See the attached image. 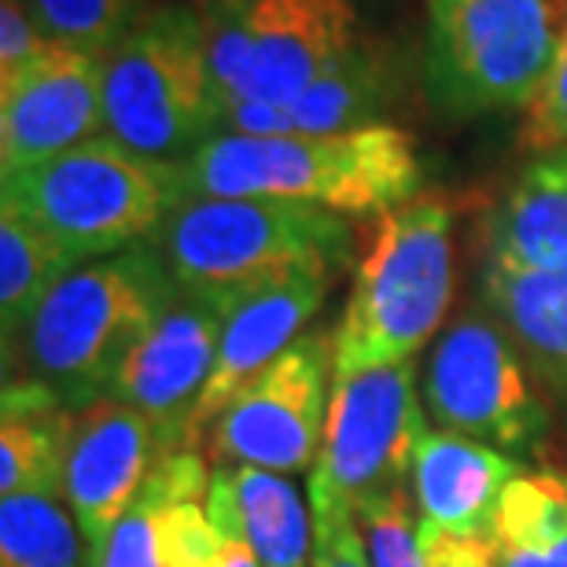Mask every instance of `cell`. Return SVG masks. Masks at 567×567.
<instances>
[{"instance_id": "1", "label": "cell", "mask_w": 567, "mask_h": 567, "mask_svg": "<svg viewBox=\"0 0 567 567\" xmlns=\"http://www.w3.org/2000/svg\"><path fill=\"white\" fill-rule=\"evenodd\" d=\"M188 196L284 199L336 214H388L421 196L413 133L388 122L324 137H214L181 163Z\"/></svg>"}, {"instance_id": "2", "label": "cell", "mask_w": 567, "mask_h": 567, "mask_svg": "<svg viewBox=\"0 0 567 567\" xmlns=\"http://www.w3.org/2000/svg\"><path fill=\"white\" fill-rule=\"evenodd\" d=\"M177 295L152 244L96 258L66 274L27 328L16 354L74 413L104 402L126 358Z\"/></svg>"}, {"instance_id": "3", "label": "cell", "mask_w": 567, "mask_h": 567, "mask_svg": "<svg viewBox=\"0 0 567 567\" xmlns=\"http://www.w3.org/2000/svg\"><path fill=\"white\" fill-rule=\"evenodd\" d=\"M147 244L177 288L233 302L302 274L336 277L350 262L354 233L343 214L306 203L188 196Z\"/></svg>"}, {"instance_id": "4", "label": "cell", "mask_w": 567, "mask_h": 567, "mask_svg": "<svg viewBox=\"0 0 567 567\" xmlns=\"http://www.w3.org/2000/svg\"><path fill=\"white\" fill-rule=\"evenodd\" d=\"M453 302V214L446 196L421 192L380 214L369 255L350 284L336 328V372L413 361Z\"/></svg>"}, {"instance_id": "5", "label": "cell", "mask_w": 567, "mask_h": 567, "mask_svg": "<svg viewBox=\"0 0 567 567\" xmlns=\"http://www.w3.org/2000/svg\"><path fill=\"white\" fill-rule=\"evenodd\" d=\"M181 199V163H158L111 137L19 169L0 188L4 207H16L82 266L147 244Z\"/></svg>"}, {"instance_id": "6", "label": "cell", "mask_w": 567, "mask_h": 567, "mask_svg": "<svg viewBox=\"0 0 567 567\" xmlns=\"http://www.w3.org/2000/svg\"><path fill=\"white\" fill-rule=\"evenodd\" d=\"M104 137L130 152L185 163L218 133L207 19L155 8L104 55Z\"/></svg>"}, {"instance_id": "7", "label": "cell", "mask_w": 567, "mask_h": 567, "mask_svg": "<svg viewBox=\"0 0 567 567\" xmlns=\"http://www.w3.org/2000/svg\"><path fill=\"white\" fill-rule=\"evenodd\" d=\"M560 33L553 0H427V96L450 118L527 107Z\"/></svg>"}, {"instance_id": "8", "label": "cell", "mask_w": 567, "mask_h": 567, "mask_svg": "<svg viewBox=\"0 0 567 567\" xmlns=\"http://www.w3.org/2000/svg\"><path fill=\"white\" fill-rule=\"evenodd\" d=\"M203 19L218 115L299 96L361 41L350 0H221Z\"/></svg>"}, {"instance_id": "9", "label": "cell", "mask_w": 567, "mask_h": 567, "mask_svg": "<svg viewBox=\"0 0 567 567\" xmlns=\"http://www.w3.org/2000/svg\"><path fill=\"white\" fill-rule=\"evenodd\" d=\"M424 405L442 431L486 442L508 457L535 450L549 424L527 358L491 313H464L442 332L427 358Z\"/></svg>"}, {"instance_id": "10", "label": "cell", "mask_w": 567, "mask_h": 567, "mask_svg": "<svg viewBox=\"0 0 567 567\" xmlns=\"http://www.w3.org/2000/svg\"><path fill=\"white\" fill-rule=\"evenodd\" d=\"M427 435L416 391V365H380L332 380L321 457L313 468L361 508L399 494L413 475L416 446Z\"/></svg>"}, {"instance_id": "11", "label": "cell", "mask_w": 567, "mask_h": 567, "mask_svg": "<svg viewBox=\"0 0 567 567\" xmlns=\"http://www.w3.org/2000/svg\"><path fill=\"white\" fill-rule=\"evenodd\" d=\"M328 372H336V339H295L218 416L210 431L218 464L280 475L310 468L321 457L324 442L328 399H332Z\"/></svg>"}, {"instance_id": "12", "label": "cell", "mask_w": 567, "mask_h": 567, "mask_svg": "<svg viewBox=\"0 0 567 567\" xmlns=\"http://www.w3.org/2000/svg\"><path fill=\"white\" fill-rule=\"evenodd\" d=\"M221 324V299L177 288L152 332L141 339L115 377L107 399L130 405L152 421L163 457L188 450V424L214 372Z\"/></svg>"}, {"instance_id": "13", "label": "cell", "mask_w": 567, "mask_h": 567, "mask_svg": "<svg viewBox=\"0 0 567 567\" xmlns=\"http://www.w3.org/2000/svg\"><path fill=\"white\" fill-rule=\"evenodd\" d=\"M104 55L49 41L16 82L0 85L4 177L104 137Z\"/></svg>"}, {"instance_id": "14", "label": "cell", "mask_w": 567, "mask_h": 567, "mask_svg": "<svg viewBox=\"0 0 567 567\" xmlns=\"http://www.w3.org/2000/svg\"><path fill=\"white\" fill-rule=\"evenodd\" d=\"M158 457L163 446L152 421L130 405L104 399L93 410L78 413L63 497L85 535L89 567L104 557L111 530L141 497Z\"/></svg>"}, {"instance_id": "15", "label": "cell", "mask_w": 567, "mask_h": 567, "mask_svg": "<svg viewBox=\"0 0 567 567\" xmlns=\"http://www.w3.org/2000/svg\"><path fill=\"white\" fill-rule=\"evenodd\" d=\"M399 93V55L380 41H358L299 96L284 104H240L218 115V133L247 137H324L377 126Z\"/></svg>"}, {"instance_id": "16", "label": "cell", "mask_w": 567, "mask_h": 567, "mask_svg": "<svg viewBox=\"0 0 567 567\" xmlns=\"http://www.w3.org/2000/svg\"><path fill=\"white\" fill-rule=\"evenodd\" d=\"M328 288H332L328 274H302L225 302L218 358H214V372L199 394L196 413H192L188 450H196V439L218 424V416L258 372H266L295 339H302L299 332L321 310Z\"/></svg>"}, {"instance_id": "17", "label": "cell", "mask_w": 567, "mask_h": 567, "mask_svg": "<svg viewBox=\"0 0 567 567\" xmlns=\"http://www.w3.org/2000/svg\"><path fill=\"white\" fill-rule=\"evenodd\" d=\"M524 472L516 457L457 431H427L413 461V497L421 527L491 538L505 486Z\"/></svg>"}, {"instance_id": "18", "label": "cell", "mask_w": 567, "mask_h": 567, "mask_svg": "<svg viewBox=\"0 0 567 567\" xmlns=\"http://www.w3.org/2000/svg\"><path fill=\"white\" fill-rule=\"evenodd\" d=\"M78 413L41 380L4 383L0 410V494L63 497Z\"/></svg>"}, {"instance_id": "19", "label": "cell", "mask_w": 567, "mask_h": 567, "mask_svg": "<svg viewBox=\"0 0 567 567\" xmlns=\"http://www.w3.org/2000/svg\"><path fill=\"white\" fill-rule=\"evenodd\" d=\"M486 258L567 274V155L535 158L486 221Z\"/></svg>"}, {"instance_id": "20", "label": "cell", "mask_w": 567, "mask_h": 567, "mask_svg": "<svg viewBox=\"0 0 567 567\" xmlns=\"http://www.w3.org/2000/svg\"><path fill=\"white\" fill-rule=\"evenodd\" d=\"M483 302L542 380L567 391V274L486 258Z\"/></svg>"}, {"instance_id": "21", "label": "cell", "mask_w": 567, "mask_h": 567, "mask_svg": "<svg viewBox=\"0 0 567 567\" xmlns=\"http://www.w3.org/2000/svg\"><path fill=\"white\" fill-rule=\"evenodd\" d=\"M497 567H567V472H519L494 513Z\"/></svg>"}, {"instance_id": "22", "label": "cell", "mask_w": 567, "mask_h": 567, "mask_svg": "<svg viewBox=\"0 0 567 567\" xmlns=\"http://www.w3.org/2000/svg\"><path fill=\"white\" fill-rule=\"evenodd\" d=\"M82 266L63 251L52 236L27 221L16 207L0 203V328H4V358L22 343L27 328L66 274Z\"/></svg>"}, {"instance_id": "23", "label": "cell", "mask_w": 567, "mask_h": 567, "mask_svg": "<svg viewBox=\"0 0 567 567\" xmlns=\"http://www.w3.org/2000/svg\"><path fill=\"white\" fill-rule=\"evenodd\" d=\"M210 491V475L196 450H177L155 461L144 491L130 513L111 530L107 549L96 567H166L163 564V513L177 497L199 502Z\"/></svg>"}, {"instance_id": "24", "label": "cell", "mask_w": 567, "mask_h": 567, "mask_svg": "<svg viewBox=\"0 0 567 567\" xmlns=\"http://www.w3.org/2000/svg\"><path fill=\"white\" fill-rule=\"evenodd\" d=\"M244 530L262 567H313V513L280 472L236 468Z\"/></svg>"}, {"instance_id": "25", "label": "cell", "mask_w": 567, "mask_h": 567, "mask_svg": "<svg viewBox=\"0 0 567 567\" xmlns=\"http://www.w3.org/2000/svg\"><path fill=\"white\" fill-rule=\"evenodd\" d=\"M0 567H89V546L66 497L8 494L0 502Z\"/></svg>"}, {"instance_id": "26", "label": "cell", "mask_w": 567, "mask_h": 567, "mask_svg": "<svg viewBox=\"0 0 567 567\" xmlns=\"http://www.w3.org/2000/svg\"><path fill=\"white\" fill-rule=\"evenodd\" d=\"M52 41L107 55L137 27L141 0H27Z\"/></svg>"}, {"instance_id": "27", "label": "cell", "mask_w": 567, "mask_h": 567, "mask_svg": "<svg viewBox=\"0 0 567 567\" xmlns=\"http://www.w3.org/2000/svg\"><path fill=\"white\" fill-rule=\"evenodd\" d=\"M310 513H313V567H372L365 530L354 505L313 468L310 475Z\"/></svg>"}, {"instance_id": "28", "label": "cell", "mask_w": 567, "mask_h": 567, "mask_svg": "<svg viewBox=\"0 0 567 567\" xmlns=\"http://www.w3.org/2000/svg\"><path fill=\"white\" fill-rule=\"evenodd\" d=\"M365 530V546L372 567H427L421 549V527L413 524L405 491L377 497V502L354 508Z\"/></svg>"}, {"instance_id": "29", "label": "cell", "mask_w": 567, "mask_h": 567, "mask_svg": "<svg viewBox=\"0 0 567 567\" xmlns=\"http://www.w3.org/2000/svg\"><path fill=\"white\" fill-rule=\"evenodd\" d=\"M519 152L549 158L567 155V27L560 33V49L553 60L546 82H542L538 96L524 107V122H519Z\"/></svg>"}, {"instance_id": "30", "label": "cell", "mask_w": 567, "mask_h": 567, "mask_svg": "<svg viewBox=\"0 0 567 567\" xmlns=\"http://www.w3.org/2000/svg\"><path fill=\"white\" fill-rule=\"evenodd\" d=\"M225 535L210 519L207 505L177 497L163 513V564L166 567H218Z\"/></svg>"}, {"instance_id": "31", "label": "cell", "mask_w": 567, "mask_h": 567, "mask_svg": "<svg viewBox=\"0 0 567 567\" xmlns=\"http://www.w3.org/2000/svg\"><path fill=\"white\" fill-rule=\"evenodd\" d=\"M207 513L225 535V549H221L218 567H262V560H258V553L251 549L247 530H244L240 502H236V468L233 464H218V468L210 472Z\"/></svg>"}, {"instance_id": "32", "label": "cell", "mask_w": 567, "mask_h": 567, "mask_svg": "<svg viewBox=\"0 0 567 567\" xmlns=\"http://www.w3.org/2000/svg\"><path fill=\"white\" fill-rule=\"evenodd\" d=\"M49 41L27 0H0V85L16 82L49 49Z\"/></svg>"}, {"instance_id": "33", "label": "cell", "mask_w": 567, "mask_h": 567, "mask_svg": "<svg viewBox=\"0 0 567 567\" xmlns=\"http://www.w3.org/2000/svg\"><path fill=\"white\" fill-rule=\"evenodd\" d=\"M421 549H424L427 567H497L491 538L446 535V530L421 527Z\"/></svg>"}]
</instances>
